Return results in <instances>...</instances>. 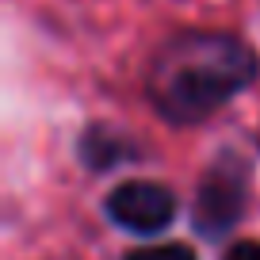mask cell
I'll return each mask as SVG.
<instances>
[{
    "mask_svg": "<svg viewBox=\"0 0 260 260\" xmlns=\"http://www.w3.org/2000/svg\"><path fill=\"white\" fill-rule=\"evenodd\" d=\"M252 81V50L230 35H180L149 69V100L169 122H199Z\"/></svg>",
    "mask_w": 260,
    "mask_h": 260,
    "instance_id": "obj_1",
    "label": "cell"
},
{
    "mask_svg": "<svg viewBox=\"0 0 260 260\" xmlns=\"http://www.w3.org/2000/svg\"><path fill=\"white\" fill-rule=\"evenodd\" d=\"M107 214L115 226L130 230V234H157L172 222L176 214V199L169 187L149 184V180H130V184L115 187L107 195Z\"/></svg>",
    "mask_w": 260,
    "mask_h": 260,
    "instance_id": "obj_2",
    "label": "cell"
},
{
    "mask_svg": "<svg viewBox=\"0 0 260 260\" xmlns=\"http://www.w3.org/2000/svg\"><path fill=\"white\" fill-rule=\"evenodd\" d=\"M245 203V176L234 165H218L199 187V203H195V226L203 234H222L234 226Z\"/></svg>",
    "mask_w": 260,
    "mask_h": 260,
    "instance_id": "obj_3",
    "label": "cell"
},
{
    "mask_svg": "<svg viewBox=\"0 0 260 260\" xmlns=\"http://www.w3.org/2000/svg\"><path fill=\"white\" fill-rule=\"evenodd\" d=\"M126 260H195V252L184 245H153V249H134Z\"/></svg>",
    "mask_w": 260,
    "mask_h": 260,
    "instance_id": "obj_4",
    "label": "cell"
},
{
    "mask_svg": "<svg viewBox=\"0 0 260 260\" xmlns=\"http://www.w3.org/2000/svg\"><path fill=\"white\" fill-rule=\"evenodd\" d=\"M226 260H260V241H237L226 252Z\"/></svg>",
    "mask_w": 260,
    "mask_h": 260,
    "instance_id": "obj_5",
    "label": "cell"
}]
</instances>
